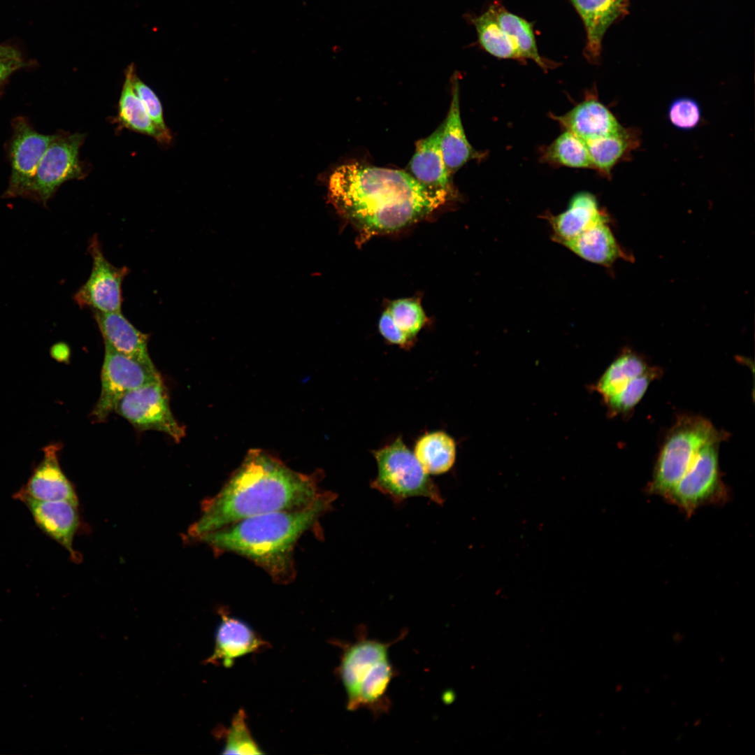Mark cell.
I'll return each instance as SVG.
<instances>
[{"label": "cell", "instance_id": "15", "mask_svg": "<svg viewBox=\"0 0 755 755\" xmlns=\"http://www.w3.org/2000/svg\"><path fill=\"white\" fill-rule=\"evenodd\" d=\"M215 634L214 651L206 663H222L226 668L243 656L254 653L267 645L245 622L222 614Z\"/></svg>", "mask_w": 755, "mask_h": 755}, {"label": "cell", "instance_id": "11", "mask_svg": "<svg viewBox=\"0 0 755 755\" xmlns=\"http://www.w3.org/2000/svg\"><path fill=\"white\" fill-rule=\"evenodd\" d=\"M88 251L92 259V271L87 280L74 294V301L80 308L93 311L121 312L122 285L129 269L117 267L106 259L97 235L91 238Z\"/></svg>", "mask_w": 755, "mask_h": 755}, {"label": "cell", "instance_id": "18", "mask_svg": "<svg viewBox=\"0 0 755 755\" xmlns=\"http://www.w3.org/2000/svg\"><path fill=\"white\" fill-rule=\"evenodd\" d=\"M553 117L584 141L615 134L624 129L611 111L594 98L587 99L564 115Z\"/></svg>", "mask_w": 755, "mask_h": 755}, {"label": "cell", "instance_id": "4", "mask_svg": "<svg viewBox=\"0 0 755 755\" xmlns=\"http://www.w3.org/2000/svg\"><path fill=\"white\" fill-rule=\"evenodd\" d=\"M403 631L393 642L368 638L359 626L354 642H340L343 652L337 673L347 696V709L369 710L375 717L390 710L388 689L397 670L389 658V647L405 638Z\"/></svg>", "mask_w": 755, "mask_h": 755}, {"label": "cell", "instance_id": "27", "mask_svg": "<svg viewBox=\"0 0 755 755\" xmlns=\"http://www.w3.org/2000/svg\"><path fill=\"white\" fill-rule=\"evenodd\" d=\"M649 368L646 361L638 354L624 352L605 371L598 383V390L607 400Z\"/></svg>", "mask_w": 755, "mask_h": 755}, {"label": "cell", "instance_id": "34", "mask_svg": "<svg viewBox=\"0 0 755 755\" xmlns=\"http://www.w3.org/2000/svg\"><path fill=\"white\" fill-rule=\"evenodd\" d=\"M668 118L672 124L682 130L695 128L701 118L700 108L696 101L689 97L674 100L669 106Z\"/></svg>", "mask_w": 755, "mask_h": 755}, {"label": "cell", "instance_id": "17", "mask_svg": "<svg viewBox=\"0 0 755 755\" xmlns=\"http://www.w3.org/2000/svg\"><path fill=\"white\" fill-rule=\"evenodd\" d=\"M442 126L441 150L450 175L456 172L468 161L481 159L485 156L484 152H479L473 148L465 134L461 118L458 78H454L451 103L447 117Z\"/></svg>", "mask_w": 755, "mask_h": 755}, {"label": "cell", "instance_id": "7", "mask_svg": "<svg viewBox=\"0 0 755 755\" xmlns=\"http://www.w3.org/2000/svg\"><path fill=\"white\" fill-rule=\"evenodd\" d=\"M85 138L81 133L56 134L22 197L45 206L63 183L83 179L86 173L79 153Z\"/></svg>", "mask_w": 755, "mask_h": 755}, {"label": "cell", "instance_id": "37", "mask_svg": "<svg viewBox=\"0 0 755 755\" xmlns=\"http://www.w3.org/2000/svg\"><path fill=\"white\" fill-rule=\"evenodd\" d=\"M19 52L10 46L0 45V56L13 55Z\"/></svg>", "mask_w": 755, "mask_h": 755}, {"label": "cell", "instance_id": "19", "mask_svg": "<svg viewBox=\"0 0 755 755\" xmlns=\"http://www.w3.org/2000/svg\"><path fill=\"white\" fill-rule=\"evenodd\" d=\"M555 241L564 245L575 238L592 226L607 222L596 197L591 193L580 192L570 200L566 210L549 217Z\"/></svg>", "mask_w": 755, "mask_h": 755}, {"label": "cell", "instance_id": "8", "mask_svg": "<svg viewBox=\"0 0 755 755\" xmlns=\"http://www.w3.org/2000/svg\"><path fill=\"white\" fill-rule=\"evenodd\" d=\"M157 368H150L105 343L101 374V394L92 413L95 422L106 421L127 392L161 380Z\"/></svg>", "mask_w": 755, "mask_h": 755}, {"label": "cell", "instance_id": "3", "mask_svg": "<svg viewBox=\"0 0 755 755\" xmlns=\"http://www.w3.org/2000/svg\"><path fill=\"white\" fill-rule=\"evenodd\" d=\"M337 496L325 494L301 509L253 516L207 533L197 540L215 554L244 556L265 570L275 582L287 584L296 576L294 549L307 531L319 526L321 517L332 508Z\"/></svg>", "mask_w": 755, "mask_h": 755}, {"label": "cell", "instance_id": "21", "mask_svg": "<svg viewBox=\"0 0 755 755\" xmlns=\"http://www.w3.org/2000/svg\"><path fill=\"white\" fill-rule=\"evenodd\" d=\"M442 129L441 124L431 135L417 142L408 167L410 174L419 182L450 192L451 175L441 150Z\"/></svg>", "mask_w": 755, "mask_h": 755}, {"label": "cell", "instance_id": "2", "mask_svg": "<svg viewBox=\"0 0 755 755\" xmlns=\"http://www.w3.org/2000/svg\"><path fill=\"white\" fill-rule=\"evenodd\" d=\"M320 475L296 472L261 450H251L217 494L201 504L189 536H200L242 519L280 510L306 508L325 491Z\"/></svg>", "mask_w": 755, "mask_h": 755}, {"label": "cell", "instance_id": "5", "mask_svg": "<svg viewBox=\"0 0 755 755\" xmlns=\"http://www.w3.org/2000/svg\"><path fill=\"white\" fill-rule=\"evenodd\" d=\"M723 436L707 419L698 416L679 419L662 447L649 492L667 498L698 451L707 443L721 441Z\"/></svg>", "mask_w": 755, "mask_h": 755}, {"label": "cell", "instance_id": "6", "mask_svg": "<svg viewBox=\"0 0 755 755\" xmlns=\"http://www.w3.org/2000/svg\"><path fill=\"white\" fill-rule=\"evenodd\" d=\"M378 474L371 487L395 503L415 496L425 497L443 505L440 491L401 437L373 451Z\"/></svg>", "mask_w": 755, "mask_h": 755}, {"label": "cell", "instance_id": "10", "mask_svg": "<svg viewBox=\"0 0 755 755\" xmlns=\"http://www.w3.org/2000/svg\"><path fill=\"white\" fill-rule=\"evenodd\" d=\"M719 442L708 443L698 451L666 498L688 515L702 505L721 497L724 486L719 470Z\"/></svg>", "mask_w": 755, "mask_h": 755}, {"label": "cell", "instance_id": "29", "mask_svg": "<svg viewBox=\"0 0 755 755\" xmlns=\"http://www.w3.org/2000/svg\"><path fill=\"white\" fill-rule=\"evenodd\" d=\"M497 20L516 45L521 58L531 59L542 69L549 68L538 53L532 24L501 8L496 10Z\"/></svg>", "mask_w": 755, "mask_h": 755}, {"label": "cell", "instance_id": "12", "mask_svg": "<svg viewBox=\"0 0 755 755\" xmlns=\"http://www.w3.org/2000/svg\"><path fill=\"white\" fill-rule=\"evenodd\" d=\"M12 136L8 146L11 172L6 198L23 196L37 167L55 134L37 132L24 117L12 122Z\"/></svg>", "mask_w": 755, "mask_h": 755}, {"label": "cell", "instance_id": "26", "mask_svg": "<svg viewBox=\"0 0 755 755\" xmlns=\"http://www.w3.org/2000/svg\"><path fill=\"white\" fill-rule=\"evenodd\" d=\"M473 22L480 45L490 55L501 59H522L516 45L500 26L494 6L474 18Z\"/></svg>", "mask_w": 755, "mask_h": 755}, {"label": "cell", "instance_id": "20", "mask_svg": "<svg viewBox=\"0 0 755 755\" xmlns=\"http://www.w3.org/2000/svg\"><path fill=\"white\" fill-rule=\"evenodd\" d=\"M584 24L587 43L584 49L589 60L596 59L603 38L610 26L627 10L628 0H570Z\"/></svg>", "mask_w": 755, "mask_h": 755}, {"label": "cell", "instance_id": "1", "mask_svg": "<svg viewBox=\"0 0 755 755\" xmlns=\"http://www.w3.org/2000/svg\"><path fill=\"white\" fill-rule=\"evenodd\" d=\"M329 198L364 238L398 231L426 217L447 201L449 192L425 185L398 169L356 162L331 174Z\"/></svg>", "mask_w": 755, "mask_h": 755}, {"label": "cell", "instance_id": "30", "mask_svg": "<svg viewBox=\"0 0 755 755\" xmlns=\"http://www.w3.org/2000/svg\"><path fill=\"white\" fill-rule=\"evenodd\" d=\"M385 311L396 328L412 343L426 322L420 303L414 299L396 300Z\"/></svg>", "mask_w": 755, "mask_h": 755}, {"label": "cell", "instance_id": "35", "mask_svg": "<svg viewBox=\"0 0 755 755\" xmlns=\"http://www.w3.org/2000/svg\"><path fill=\"white\" fill-rule=\"evenodd\" d=\"M24 66V62L20 53L0 56V88L13 73Z\"/></svg>", "mask_w": 755, "mask_h": 755}, {"label": "cell", "instance_id": "13", "mask_svg": "<svg viewBox=\"0 0 755 755\" xmlns=\"http://www.w3.org/2000/svg\"><path fill=\"white\" fill-rule=\"evenodd\" d=\"M60 443H52L43 448V456L34 467L24 485L14 498L25 496L39 501L66 500L78 504L72 484L62 471L59 462Z\"/></svg>", "mask_w": 755, "mask_h": 755}, {"label": "cell", "instance_id": "16", "mask_svg": "<svg viewBox=\"0 0 755 755\" xmlns=\"http://www.w3.org/2000/svg\"><path fill=\"white\" fill-rule=\"evenodd\" d=\"M93 312L106 344L150 368H156L149 355L147 334L137 329L121 312Z\"/></svg>", "mask_w": 755, "mask_h": 755}, {"label": "cell", "instance_id": "32", "mask_svg": "<svg viewBox=\"0 0 755 755\" xmlns=\"http://www.w3.org/2000/svg\"><path fill=\"white\" fill-rule=\"evenodd\" d=\"M659 375V370L649 368L644 373L628 382L619 392L605 400L610 408L616 413L631 410L640 401L649 384Z\"/></svg>", "mask_w": 755, "mask_h": 755}, {"label": "cell", "instance_id": "9", "mask_svg": "<svg viewBox=\"0 0 755 755\" xmlns=\"http://www.w3.org/2000/svg\"><path fill=\"white\" fill-rule=\"evenodd\" d=\"M115 411L141 431H161L177 443L185 436L184 426L177 422L171 410L161 379L125 394Z\"/></svg>", "mask_w": 755, "mask_h": 755}, {"label": "cell", "instance_id": "23", "mask_svg": "<svg viewBox=\"0 0 755 755\" xmlns=\"http://www.w3.org/2000/svg\"><path fill=\"white\" fill-rule=\"evenodd\" d=\"M606 222L592 226L563 245L588 261L610 264L620 256V250Z\"/></svg>", "mask_w": 755, "mask_h": 755}, {"label": "cell", "instance_id": "28", "mask_svg": "<svg viewBox=\"0 0 755 755\" xmlns=\"http://www.w3.org/2000/svg\"><path fill=\"white\" fill-rule=\"evenodd\" d=\"M542 159L553 165L570 168H593L586 143L566 130L544 151Z\"/></svg>", "mask_w": 755, "mask_h": 755}, {"label": "cell", "instance_id": "36", "mask_svg": "<svg viewBox=\"0 0 755 755\" xmlns=\"http://www.w3.org/2000/svg\"><path fill=\"white\" fill-rule=\"evenodd\" d=\"M52 354L56 359L66 358L69 354L67 346L64 343H58L55 345L51 349Z\"/></svg>", "mask_w": 755, "mask_h": 755}, {"label": "cell", "instance_id": "14", "mask_svg": "<svg viewBox=\"0 0 755 755\" xmlns=\"http://www.w3.org/2000/svg\"><path fill=\"white\" fill-rule=\"evenodd\" d=\"M16 499L27 506L41 531L64 547L73 560L79 559L73 547L79 526L78 504L66 500L39 501L25 496Z\"/></svg>", "mask_w": 755, "mask_h": 755}, {"label": "cell", "instance_id": "22", "mask_svg": "<svg viewBox=\"0 0 755 755\" xmlns=\"http://www.w3.org/2000/svg\"><path fill=\"white\" fill-rule=\"evenodd\" d=\"M135 69L132 63L124 71L117 122L124 128L151 136L162 144H168L171 141L155 126L134 89L132 74Z\"/></svg>", "mask_w": 755, "mask_h": 755}, {"label": "cell", "instance_id": "24", "mask_svg": "<svg viewBox=\"0 0 755 755\" xmlns=\"http://www.w3.org/2000/svg\"><path fill=\"white\" fill-rule=\"evenodd\" d=\"M414 454L429 475L449 471L456 459V443L446 432L436 431L424 433L416 441Z\"/></svg>", "mask_w": 755, "mask_h": 755}, {"label": "cell", "instance_id": "31", "mask_svg": "<svg viewBox=\"0 0 755 755\" xmlns=\"http://www.w3.org/2000/svg\"><path fill=\"white\" fill-rule=\"evenodd\" d=\"M224 754H262L264 752L254 740L246 721V714L240 710L234 715L224 732Z\"/></svg>", "mask_w": 755, "mask_h": 755}, {"label": "cell", "instance_id": "25", "mask_svg": "<svg viewBox=\"0 0 755 755\" xmlns=\"http://www.w3.org/2000/svg\"><path fill=\"white\" fill-rule=\"evenodd\" d=\"M584 142L593 168L609 175L615 164L638 145V138L631 131L624 128L617 134Z\"/></svg>", "mask_w": 755, "mask_h": 755}, {"label": "cell", "instance_id": "33", "mask_svg": "<svg viewBox=\"0 0 755 755\" xmlns=\"http://www.w3.org/2000/svg\"><path fill=\"white\" fill-rule=\"evenodd\" d=\"M132 84L150 119L164 136L171 141L172 135L166 125L161 101L154 92L138 78L136 69L132 74Z\"/></svg>", "mask_w": 755, "mask_h": 755}]
</instances>
